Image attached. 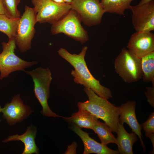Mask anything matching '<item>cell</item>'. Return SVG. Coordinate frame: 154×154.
<instances>
[{"label": "cell", "instance_id": "obj_1", "mask_svg": "<svg viewBox=\"0 0 154 154\" xmlns=\"http://www.w3.org/2000/svg\"><path fill=\"white\" fill-rule=\"evenodd\" d=\"M88 48L83 47L78 54H72L64 48L58 51L59 55L69 63L74 68L70 74L74 82L91 89L98 96L108 99L112 97L110 90L101 85L99 80L95 78L90 72L85 60Z\"/></svg>", "mask_w": 154, "mask_h": 154}, {"label": "cell", "instance_id": "obj_2", "mask_svg": "<svg viewBox=\"0 0 154 154\" xmlns=\"http://www.w3.org/2000/svg\"><path fill=\"white\" fill-rule=\"evenodd\" d=\"M83 90L88 100L78 102V108L85 110L98 119L103 120L112 132L117 133L120 112L119 107L116 106L89 88L84 87Z\"/></svg>", "mask_w": 154, "mask_h": 154}, {"label": "cell", "instance_id": "obj_3", "mask_svg": "<svg viewBox=\"0 0 154 154\" xmlns=\"http://www.w3.org/2000/svg\"><path fill=\"white\" fill-rule=\"evenodd\" d=\"M24 71L32 78L34 94L42 108L41 113L46 117H62V116L52 111L48 103L50 96V85L52 79L50 69L39 67L31 71Z\"/></svg>", "mask_w": 154, "mask_h": 154}, {"label": "cell", "instance_id": "obj_4", "mask_svg": "<svg viewBox=\"0 0 154 154\" xmlns=\"http://www.w3.org/2000/svg\"><path fill=\"white\" fill-rule=\"evenodd\" d=\"M114 67L116 73L125 82H136L142 78L141 58L125 48L115 59Z\"/></svg>", "mask_w": 154, "mask_h": 154}, {"label": "cell", "instance_id": "obj_5", "mask_svg": "<svg viewBox=\"0 0 154 154\" xmlns=\"http://www.w3.org/2000/svg\"><path fill=\"white\" fill-rule=\"evenodd\" d=\"M80 17L75 10L71 9L61 19L52 25V35L62 33L83 44L89 40L87 31L81 24Z\"/></svg>", "mask_w": 154, "mask_h": 154}, {"label": "cell", "instance_id": "obj_6", "mask_svg": "<svg viewBox=\"0 0 154 154\" xmlns=\"http://www.w3.org/2000/svg\"><path fill=\"white\" fill-rule=\"evenodd\" d=\"M36 17L34 8L26 5L24 12L19 19L15 38L16 45L22 53L31 48L32 41L36 32L35 26L37 23Z\"/></svg>", "mask_w": 154, "mask_h": 154}, {"label": "cell", "instance_id": "obj_7", "mask_svg": "<svg viewBox=\"0 0 154 154\" xmlns=\"http://www.w3.org/2000/svg\"><path fill=\"white\" fill-rule=\"evenodd\" d=\"M3 51L0 54V79L8 76L12 72L23 71L37 64V61L28 62L24 60L15 53L16 48L14 38L9 39L7 42H3Z\"/></svg>", "mask_w": 154, "mask_h": 154}, {"label": "cell", "instance_id": "obj_8", "mask_svg": "<svg viewBox=\"0 0 154 154\" xmlns=\"http://www.w3.org/2000/svg\"><path fill=\"white\" fill-rule=\"evenodd\" d=\"M39 23L52 25L65 16L71 9L70 4L58 3L51 0H31Z\"/></svg>", "mask_w": 154, "mask_h": 154}, {"label": "cell", "instance_id": "obj_9", "mask_svg": "<svg viewBox=\"0 0 154 154\" xmlns=\"http://www.w3.org/2000/svg\"><path fill=\"white\" fill-rule=\"evenodd\" d=\"M100 0H73L71 9L76 11L81 21L88 27L100 24L105 13Z\"/></svg>", "mask_w": 154, "mask_h": 154}, {"label": "cell", "instance_id": "obj_10", "mask_svg": "<svg viewBox=\"0 0 154 154\" xmlns=\"http://www.w3.org/2000/svg\"><path fill=\"white\" fill-rule=\"evenodd\" d=\"M132 21L136 32L154 30V1L141 5H131Z\"/></svg>", "mask_w": 154, "mask_h": 154}, {"label": "cell", "instance_id": "obj_11", "mask_svg": "<svg viewBox=\"0 0 154 154\" xmlns=\"http://www.w3.org/2000/svg\"><path fill=\"white\" fill-rule=\"evenodd\" d=\"M33 112L29 106L24 104L19 94L15 96L10 103H7L1 112L3 118L10 125L21 122Z\"/></svg>", "mask_w": 154, "mask_h": 154}, {"label": "cell", "instance_id": "obj_12", "mask_svg": "<svg viewBox=\"0 0 154 154\" xmlns=\"http://www.w3.org/2000/svg\"><path fill=\"white\" fill-rule=\"evenodd\" d=\"M127 47L141 58L154 51V35L151 32H136L131 35Z\"/></svg>", "mask_w": 154, "mask_h": 154}, {"label": "cell", "instance_id": "obj_13", "mask_svg": "<svg viewBox=\"0 0 154 154\" xmlns=\"http://www.w3.org/2000/svg\"><path fill=\"white\" fill-rule=\"evenodd\" d=\"M136 103L135 101H128L122 104L119 106L120 114L119 122L123 124L125 123L129 126L132 132L135 133L139 138L143 151L146 148L142 139V129L141 125L138 123L136 116L135 108Z\"/></svg>", "mask_w": 154, "mask_h": 154}, {"label": "cell", "instance_id": "obj_14", "mask_svg": "<svg viewBox=\"0 0 154 154\" xmlns=\"http://www.w3.org/2000/svg\"><path fill=\"white\" fill-rule=\"evenodd\" d=\"M71 129L81 139L84 146L83 154L94 153L98 154H118V150H113L107 145L98 143L90 137L89 133L83 131L81 128L72 125Z\"/></svg>", "mask_w": 154, "mask_h": 154}, {"label": "cell", "instance_id": "obj_15", "mask_svg": "<svg viewBox=\"0 0 154 154\" xmlns=\"http://www.w3.org/2000/svg\"><path fill=\"white\" fill-rule=\"evenodd\" d=\"M37 132L35 127L30 125L27 127L23 134L21 135L16 134L10 135L2 142L7 143L13 141H21L24 143L25 146L22 154H38L39 153V149L35 141Z\"/></svg>", "mask_w": 154, "mask_h": 154}, {"label": "cell", "instance_id": "obj_16", "mask_svg": "<svg viewBox=\"0 0 154 154\" xmlns=\"http://www.w3.org/2000/svg\"><path fill=\"white\" fill-rule=\"evenodd\" d=\"M117 133V145L119 154H133V145L137 140V135L133 132L128 133L123 124L119 122Z\"/></svg>", "mask_w": 154, "mask_h": 154}, {"label": "cell", "instance_id": "obj_17", "mask_svg": "<svg viewBox=\"0 0 154 154\" xmlns=\"http://www.w3.org/2000/svg\"><path fill=\"white\" fill-rule=\"evenodd\" d=\"M63 119L71 125L79 128L92 129L93 126L99 121L94 115L87 111L78 109V112L73 113L68 117L62 116Z\"/></svg>", "mask_w": 154, "mask_h": 154}, {"label": "cell", "instance_id": "obj_18", "mask_svg": "<svg viewBox=\"0 0 154 154\" xmlns=\"http://www.w3.org/2000/svg\"><path fill=\"white\" fill-rule=\"evenodd\" d=\"M134 0H102L100 4L105 13L124 14L125 11L130 9L131 3Z\"/></svg>", "mask_w": 154, "mask_h": 154}, {"label": "cell", "instance_id": "obj_19", "mask_svg": "<svg viewBox=\"0 0 154 154\" xmlns=\"http://www.w3.org/2000/svg\"><path fill=\"white\" fill-rule=\"evenodd\" d=\"M141 59L143 80L145 82H151L154 86V51Z\"/></svg>", "mask_w": 154, "mask_h": 154}, {"label": "cell", "instance_id": "obj_20", "mask_svg": "<svg viewBox=\"0 0 154 154\" xmlns=\"http://www.w3.org/2000/svg\"><path fill=\"white\" fill-rule=\"evenodd\" d=\"M92 129L96 133L99 137L101 143L107 145L110 143H114L117 144V141L112 133V131L104 122L100 121L95 125Z\"/></svg>", "mask_w": 154, "mask_h": 154}, {"label": "cell", "instance_id": "obj_21", "mask_svg": "<svg viewBox=\"0 0 154 154\" xmlns=\"http://www.w3.org/2000/svg\"><path fill=\"white\" fill-rule=\"evenodd\" d=\"M19 19L10 18L5 14L0 15V31L5 34L9 39L15 38Z\"/></svg>", "mask_w": 154, "mask_h": 154}, {"label": "cell", "instance_id": "obj_22", "mask_svg": "<svg viewBox=\"0 0 154 154\" xmlns=\"http://www.w3.org/2000/svg\"><path fill=\"white\" fill-rule=\"evenodd\" d=\"M5 15L7 17L13 19L20 18L21 15L17 7L21 0H3Z\"/></svg>", "mask_w": 154, "mask_h": 154}, {"label": "cell", "instance_id": "obj_23", "mask_svg": "<svg viewBox=\"0 0 154 154\" xmlns=\"http://www.w3.org/2000/svg\"><path fill=\"white\" fill-rule=\"evenodd\" d=\"M144 131L145 135L149 138L154 149V112H152L148 119L141 125Z\"/></svg>", "mask_w": 154, "mask_h": 154}, {"label": "cell", "instance_id": "obj_24", "mask_svg": "<svg viewBox=\"0 0 154 154\" xmlns=\"http://www.w3.org/2000/svg\"><path fill=\"white\" fill-rule=\"evenodd\" d=\"M145 95L147 98V101L153 108L154 107V86L146 87Z\"/></svg>", "mask_w": 154, "mask_h": 154}, {"label": "cell", "instance_id": "obj_25", "mask_svg": "<svg viewBox=\"0 0 154 154\" xmlns=\"http://www.w3.org/2000/svg\"><path fill=\"white\" fill-rule=\"evenodd\" d=\"M77 145L75 141H73L72 143L69 145L67 149L64 154H76V149Z\"/></svg>", "mask_w": 154, "mask_h": 154}, {"label": "cell", "instance_id": "obj_26", "mask_svg": "<svg viewBox=\"0 0 154 154\" xmlns=\"http://www.w3.org/2000/svg\"><path fill=\"white\" fill-rule=\"evenodd\" d=\"M5 14V9L3 0H0V15Z\"/></svg>", "mask_w": 154, "mask_h": 154}, {"label": "cell", "instance_id": "obj_27", "mask_svg": "<svg viewBox=\"0 0 154 154\" xmlns=\"http://www.w3.org/2000/svg\"><path fill=\"white\" fill-rule=\"evenodd\" d=\"M153 0H141L140 1L138 4V5H141L147 3Z\"/></svg>", "mask_w": 154, "mask_h": 154}, {"label": "cell", "instance_id": "obj_28", "mask_svg": "<svg viewBox=\"0 0 154 154\" xmlns=\"http://www.w3.org/2000/svg\"><path fill=\"white\" fill-rule=\"evenodd\" d=\"M55 2L60 3H65L63 0H51Z\"/></svg>", "mask_w": 154, "mask_h": 154}, {"label": "cell", "instance_id": "obj_29", "mask_svg": "<svg viewBox=\"0 0 154 154\" xmlns=\"http://www.w3.org/2000/svg\"><path fill=\"white\" fill-rule=\"evenodd\" d=\"M73 0H63L65 3L70 4Z\"/></svg>", "mask_w": 154, "mask_h": 154}, {"label": "cell", "instance_id": "obj_30", "mask_svg": "<svg viewBox=\"0 0 154 154\" xmlns=\"http://www.w3.org/2000/svg\"><path fill=\"white\" fill-rule=\"evenodd\" d=\"M3 109V108H2L1 106H0V113L1 112L2 110Z\"/></svg>", "mask_w": 154, "mask_h": 154}, {"label": "cell", "instance_id": "obj_31", "mask_svg": "<svg viewBox=\"0 0 154 154\" xmlns=\"http://www.w3.org/2000/svg\"><path fill=\"white\" fill-rule=\"evenodd\" d=\"M0 121H1V120H0Z\"/></svg>", "mask_w": 154, "mask_h": 154}, {"label": "cell", "instance_id": "obj_32", "mask_svg": "<svg viewBox=\"0 0 154 154\" xmlns=\"http://www.w3.org/2000/svg\"></svg>", "mask_w": 154, "mask_h": 154}]
</instances>
